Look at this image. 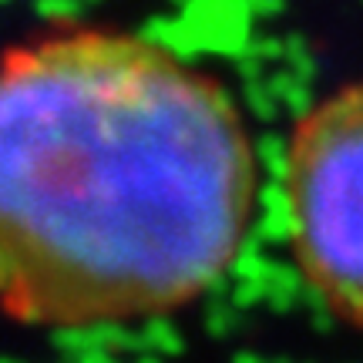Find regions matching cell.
<instances>
[{
  "label": "cell",
  "instance_id": "6da1fadb",
  "mask_svg": "<svg viewBox=\"0 0 363 363\" xmlns=\"http://www.w3.org/2000/svg\"><path fill=\"white\" fill-rule=\"evenodd\" d=\"M256 155L219 81L101 27L7 51L0 81V289L34 330L165 316L246 242Z\"/></svg>",
  "mask_w": 363,
  "mask_h": 363
},
{
  "label": "cell",
  "instance_id": "7a4b0ae2",
  "mask_svg": "<svg viewBox=\"0 0 363 363\" xmlns=\"http://www.w3.org/2000/svg\"><path fill=\"white\" fill-rule=\"evenodd\" d=\"M283 212L303 283L363 333V81L326 94L293 125Z\"/></svg>",
  "mask_w": 363,
  "mask_h": 363
}]
</instances>
